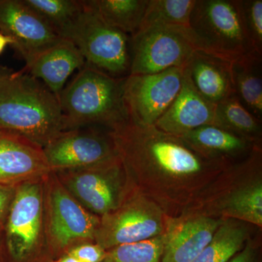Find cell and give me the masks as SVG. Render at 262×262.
Returning <instances> with one entry per match:
<instances>
[{"mask_svg": "<svg viewBox=\"0 0 262 262\" xmlns=\"http://www.w3.org/2000/svg\"><path fill=\"white\" fill-rule=\"evenodd\" d=\"M110 133L131 190L155 202L169 216L194 208L233 164L205 158L155 125L129 122Z\"/></svg>", "mask_w": 262, "mask_h": 262, "instance_id": "6da1fadb", "label": "cell"}, {"mask_svg": "<svg viewBox=\"0 0 262 262\" xmlns=\"http://www.w3.org/2000/svg\"><path fill=\"white\" fill-rule=\"evenodd\" d=\"M0 130L44 147L64 130L59 98L22 70L0 71Z\"/></svg>", "mask_w": 262, "mask_h": 262, "instance_id": "7a4b0ae2", "label": "cell"}, {"mask_svg": "<svg viewBox=\"0 0 262 262\" xmlns=\"http://www.w3.org/2000/svg\"><path fill=\"white\" fill-rule=\"evenodd\" d=\"M125 78H115L85 63L60 94L63 130L101 127L114 131L128 123Z\"/></svg>", "mask_w": 262, "mask_h": 262, "instance_id": "3957f363", "label": "cell"}, {"mask_svg": "<svg viewBox=\"0 0 262 262\" xmlns=\"http://www.w3.org/2000/svg\"><path fill=\"white\" fill-rule=\"evenodd\" d=\"M82 2V10L60 36L75 45L87 64L115 78H125L130 75V36L108 25L89 1Z\"/></svg>", "mask_w": 262, "mask_h": 262, "instance_id": "277c9868", "label": "cell"}, {"mask_svg": "<svg viewBox=\"0 0 262 262\" xmlns=\"http://www.w3.org/2000/svg\"><path fill=\"white\" fill-rule=\"evenodd\" d=\"M188 27L200 51L227 61L255 52L245 29L239 0H196Z\"/></svg>", "mask_w": 262, "mask_h": 262, "instance_id": "5b68a950", "label": "cell"}, {"mask_svg": "<svg viewBox=\"0 0 262 262\" xmlns=\"http://www.w3.org/2000/svg\"><path fill=\"white\" fill-rule=\"evenodd\" d=\"M198 50L188 27L157 25L141 29L130 37V75L184 69Z\"/></svg>", "mask_w": 262, "mask_h": 262, "instance_id": "8992f818", "label": "cell"}, {"mask_svg": "<svg viewBox=\"0 0 262 262\" xmlns=\"http://www.w3.org/2000/svg\"><path fill=\"white\" fill-rule=\"evenodd\" d=\"M53 173L84 208L100 218L117 210L131 192L120 158L105 165Z\"/></svg>", "mask_w": 262, "mask_h": 262, "instance_id": "52a82bcc", "label": "cell"}, {"mask_svg": "<svg viewBox=\"0 0 262 262\" xmlns=\"http://www.w3.org/2000/svg\"><path fill=\"white\" fill-rule=\"evenodd\" d=\"M165 217L157 203L132 191L117 210L100 218L94 241L107 251L154 238L163 234Z\"/></svg>", "mask_w": 262, "mask_h": 262, "instance_id": "ba28073f", "label": "cell"}, {"mask_svg": "<svg viewBox=\"0 0 262 262\" xmlns=\"http://www.w3.org/2000/svg\"><path fill=\"white\" fill-rule=\"evenodd\" d=\"M43 150L52 172L98 166L120 158L110 131L98 127L61 131Z\"/></svg>", "mask_w": 262, "mask_h": 262, "instance_id": "9c48e42d", "label": "cell"}, {"mask_svg": "<svg viewBox=\"0 0 262 262\" xmlns=\"http://www.w3.org/2000/svg\"><path fill=\"white\" fill-rule=\"evenodd\" d=\"M184 69L173 68L150 75H130L124 83V99L130 122L153 126L179 94Z\"/></svg>", "mask_w": 262, "mask_h": 262, "instance_id": "30bf717a", "label": "cell"}, {"mask_svg": "<svg viewBox=\"0 0 262 262\" xmlns=\"http://www.w3.org/2000/svg\"><path fill=\"white\" fill-rule=\"evenodd\" d=\"M51 173L47 198L52 244L61 249L75 241H94L100 217L84 208Z\"/></svg>", "mask_w": 262, "mask_h": 262, "instance_id": "8fae6325", "label": "cell"}, {"mask_svg": "<svg viewBox=\"0 0 262 262\" xmlns=\"http://www.w3.org/2000/svg\"><path fill=\"white\" fill-rule=\"evenodd\" d=\"M43 189L39 179L18 184L10 206L7 242L12 256L21 259L36 248L40 236Z\"/></svg>", "mask_w": 262, "mask_h": 262, "instance_id": "7c38bea8", "label": "cell"}, {"mask_svg": "<svg viewBox=\"0 0 262 262\" xmlns=\"http://www.w3.org/2000/svg\"><path fill=\"white\" fill-rule=\"evenodd\" d=\"M0 31L13 39L26 65L62 38L22 0H0Z\"/></svg>", "mask_w": 262, "mask_h": 262, "instance_id": "4fadbf2b", "label": "cell"}, {"mask_svg": "<svg viewBox=\"0 0 262 262\" xmlns=\"http://www.w3.org/2000/svg\"><path fill=\"white\" fill-rule=\"evenodd\" d=\"M223 219L186 212L166 215L161 262H191L213 239Z\"/></svg>", "mask_w": 262, "mask_h": 262, "instance_id": "5bb4252c", "label": "cell"}, {"mask_svg": "<svg viewBox=\"0 0 262 262\" xmlns=\"http://www.w3.org/2000/svg\"><path fill=\"white\" fill-rule=\"evenodd\" d=\"M42 146L15 133L0 130V186L38 180L51 173Z\"/></svg>", "mask_w": 262, "mask_h": 262, "instance_id": "9a60e30c", "label": "cell"}, {"mask_svg": "<svg viewBox=\"0 0 262 262\" xmlns=\"http://www.w3.org/2000/svg\"><path fill=\"white\" fill-rule=\"evenodd\" d=\"M215 111V105L202 97L184 68V81L179 94L155 126L171 135L183 136L198 127L214 125Z\"/></svg>", "mask_w": 262, "mask_h": 262, "instance_id": "2e32d148", "label": "cell"}, {"mask_svg": "<svg viewBox=\"0 0 262 262\" xmlns=\"http://www.w3.org/2000/svg\"><path fill=\"white\" fill-rule=\"evenodd\" d=\"M84 64L83 56L75 45L61 38L21 70L40 80L59 98L69 77Z\"/></svg>", "mask_w": 262, "mask_h": 262, "instance_id": "e0dca14e", "label": "cell"}, {"mask_svg": "<svg viewBox=\"0 0 262 262\" xmlns=\"http://www.w3.org/2000/svg\"><path fill=\"white\" fill-rule=\"evenodd\" d=\"M185 70L196 91L213 104L235 94L231 61L198 50L191 56Z\"/></svg>", "mask_w": 262, "mask_h": 262, "instance_id": "ac0fdd59", "label": "cell"}, {"mask_svg": "<svg viewBox=\"0 0 262 262\" xmlns=\"http://www.w3.org/2000/svg\"><path fill=\"white\" fill-rule=\"evenodd\" d=\"M198 154L212 160H222L233 163L244 160L261 146L214 125H207L178 136Z\"/></svg>", "mask_w": 262, "mask_h": 262, "instance_id": "d6986e66", "label": "cell"}, {"mask_svg": "<svg viewBox=\"0 0 262 262\" xmlns=\"http://www.w3.org/2000/svg\"><path fill=\"white\" fill-rule=\"evenodd\" d=\"M208 216H222L262 226V180L259 172L254 179L246 181L220 198L208 203Z\"/></svg>", "mask_w": 262, "mask_h": 262, "instance_id": "ffe728a7", "label": "cell"}, {"mask_svg": "<svg viewBox=\"0 0 262 262\" xmlns=\"http://www.w3.org/2000/svg\"><path fill=\"white\" fill-rule=\"evenodd\" d=\"M262 55L248 53L232 62L234 93L248 111L262 120Z\"/></svg>", "mask_w": 262, "mask_h": 262, "instance_id": "44dd1931", "label": "cell"}, {"mask_svg": "<svg viewBox=\"0 0 262 262\" xmlns=\"http://www.w3.org/2000/svg\"><path fill=\"white\" fill-rule=\"evenodd\" d=\"M248 237L247 224L223 219L210 244L191 262H227L244 247Z\"/></svg>", "mask_w": 262, "mask_h": 262, "instance_id": "7402d4cb", "label": "cell"}, {"mask_svg": "<svg viewBox=\"0 0 262 262\" xmlns=\"http://www.w3.org/2000/svg\"><path fill=\"white\" fill-rule=\"evenodd\" d=\"M214 125L261 145V122L245 107L235 94L215 105Z\"/></svg>", "mask_w": 262, "mask_h": 262, "instance_id": "603a6c76", "label": "cell"}, {"mask_svg": "<svg viewBox=\"0 0 262 262\" xmlns=\"http://www.w3.org/2000/svg\"><path fill=\"white\" fill-rule=\"evenodd\" d=\"M149 0H90L89 4L108 25L129 36L140 29Z\"/></svg>", "mask_w": 262, "mask_h": 262, "instance_id": "cb8c5ba5", "label": "cell"}, {"mask_svg": "<svg viewBox=\"0 0 262 262\" xmlns=\"http://www.w3.org/2000/svg\"><path fill=\"white\" fill-rule=\"evenodd\" d=\"M195 3L196 0H149L139 30L157 25L188 27Z\"/></svg>", "mask_w": 262, "mask_h": 262, "instance_id": "d4e9b609", "label": "cell"}, {"mask_svg": "<svg viewBox=\"0 0 262 262\" xmlns=\"http://www.w3.org/2000/svg\"><path fill=\"white\" fill-rule=\"evenodd\" d=\"M58 34L78 15L83 2L77 0H22ZM61 37V36H60Z\"/></svg>", "mask_w": 262, "mask_h": 262, "instance_id": "484cf974", "label": "cell"}, {"mask_svg": "<svg viewBox=\"0 0 262 262\" xmlns=\"http://www.w3.org/2000/svg\"><path fill=\"white\" fill-rule=\"evenodd\" d=\"M164 235L141 242L115 246L106 251L101 262H161Z\"/></svg>", "mask_w": 262, "mask_h": 262, "instance_id": "4316f807", "label": "cell"}, {"mask_svg": "<svg viewBox=\"0 0 262 262\" xmlns=\"http://www.w3.org/2000/svg\"><path fill=\"white\" fill-rule=\"evenodd\" d=\"M245 29L253 51L262 55V1L239 0Z\"/></svg>", "mask_w": 262, "mask_h": 262, "instance_id": "83f0119b", "label": "cell"}, {"mask_svg": "<svg viewBox=\"0 0 262 262\" xmlns=\"http://www.w3.org/2000/svg\"><path fill=\"white\" fill-rule=\"evenodd\" d=\"M69 255L82 262H101L104 259L106 250L96 244H82L72 248Z\"/></svg>", "mask_w": 262, "mask_h": 262, "instance_id": "f1b7e54d", "label": "cell"}, {"mask_svg": "<svg viewBox=\"0 0 262 262\" xmlns=\"http://www.w3.org/2000/svg\"><path fill=\"white\" fill-rule=\"evenodd\" d=\"M227 262H259V249L255 242L248 239L244 247Z\"/></svg>", "mask_w": 262, "mask_h": 262, "instance_id": "f546056e", "label": "cell"}, {"mask_svg": "<svg viewBox=\"0 0 262 262\" xmlns=\"http://www.w3.org/2000/svg\"><path fill=\"white\" fill-rule=\"evenodd\" d=\"M15 190V187L0 186V220L4 216L8 208H10Z\"/></svg>", "mask_w": 262, "mask_h": 262, "instance_id": "4dcf8cb0", "label": "cell"}, {"mask_svg": "<svg viewBox=\"0 0 262 262\" xmlns=\"http://www.w3.org/2000/svg\"><path fill=\"white\" fill-rule=\"evenodd\" d=\"M13 41L11 38L5 35L0 31V55L4 52L8 46H13Z\"/></svg>", "mask_w": 262, "mask_h": 262, "instance_id": "1f68e13d", "label": "cell"}, {"mask_svg": "<svg viewBox=\"0 0 262 262\" xmlns=\"http://www.w3.org/2000/svg\"><path fill=\"white\" fill-rule=\"evenodd\" d=\"M55 262H82L80 261V260L77 259V258L73 257L72 256H70V255L67 254V256H63L59 259L57 260Z\"/></svg>", "mask_w": 262, "mask_h": 262, "instance_id": "d6a6232c", "label": "cell"}]
</instances>
